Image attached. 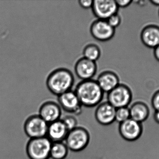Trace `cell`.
I'll return each mask as SVG.
<instances>
[{
    "label": "cell",
    "instance_id": "6da1fadb",
    "mask_svg": "<svg viewBox=\"0 0 159 159\" xmlns=\"http://www.w3.org/2000/svg\"><path fill=\"white\" fill-rule=\"evenodd\" d=\"M74 82V76L70 70L67 68H59L48 75L46 84L48 91L58 97L71 90Z\"/></svg>",
    "mask_w": 159,
    "mask_h": 159
},
{
    "label": "cell",
    "instance_id": "7a4b0ae2",
    "mask_svg": "<svg viewBox=\"0 0 159 159\" xmlns=\"http://www.w3.org/2000/svg\"><path fill=\"white\" fill-rule=\"evenodd\" d=\"M74 91L82 106L85 107H95L101 103L103 98V91L93 79L81 81Z\"/></svg>",
    "mask_w": 159,
    "mask_h": 159
},
{
    "label": "cell",
    "instance_id": "3957f363",
    "mask_svg": "<svg viewBox=\"0 0 159 159\" xmlns=\"http://www.w3.org/2000/svg\"><path fill=\"white\" fill-rule=\"evenodd\" d=\"M52 143L47 137L30 139L26 152L30 159H49Z\"/></svg>",
    "mask_w": 159,
    "mask_h": 159
},
{
    "label": "cell",
    "instance_id": "277c9868",
    "mask_svg": "<svg viewBox=\"0 0 159 159\" xmlns=\"http://www.w3.org/2000/svg\"><path fill=\"white\" fill-rule=\"evenodd\" d=\"M89 133L85 128L77 127L70 131L64 141L69 150L78 152L85 149L90 142Z\"/></svg>",
    "mask_w": 159,
    "mask_h": 159
},
{
    "label": "cell",
    "instance_id": "5b68a950",
    "mask_svg": "<svg viewBox=\"0 0 159 159\" xmlns=\"http://www.w3.org/2000/svg\"><path fill=\"white\" fill-rule=\"evenodd\" d=\"M107 94V101L116 109L128 107L132 100L131 90L124 84H120Z\"/></svg>",
    "mask_w": 159,
    "mask_h": 159
},
{
    "label": "cell",
    "instance_id": "8992f818",
    "mask_svg": "<svg viewBox=\"0 0 159 159\" xmlns=\"http://www.w3.org/2000/svg\"><path fill=\"white\" fill-rule=\"evenodd\" d=\"M48 124L38 115H32L26 119L24 131L30 139L47 137Z\"/></svg>",
    "mask_w": 159,
    "mask_h": 159
},
{
    "label": "cell",
    "instance_id": "52a82bcc",
    "mask_svg": "<svg viewBox=\"0 0 159 159\" xmlns=\"http://www.w3.org/2000/svg\"><path fill=\"white\" fill-rule=\"evenodd\" d=\"M116 29L112 28L107 20L96 19L91 24L90 32L95 40L100 42H107L113 38Z\"/></svg>",
    "mask_w": 159,
    "mask_h": 159
},
{
    "label": "cell",
    "instance_id": "ba28073f",
    "mask_svg": "<svg viewBox=\"0 0 159 159\" xmlns=\"http://www.w3.org/2000/svg\"><path fill=\"white\" fill-rule=\"evenodd\" d=\"M91 8L97 19L107 20L117 13L119 7L114 0H95Z\"/></svg>",
    "mask_w": 159,
    "mask_h": 159
},
{
    "label": "cell",
    "instance_id": "9c48e42d",
    "mask_svg": "<svg viewBox=\"0 0 159 159\" xmlns=\"http://www.w3.org/2000/svg\"><path fill=\"white\" fill-rule=\"evenodd\" d=\"M119 132L124 140L128 142H134L142 136L143 132L142 123L129 119L120 124Z\"/></svg>",
    "mask_w": 159,
    "mask_h": 159
},
{
    "label": "cell",
    "instance_id": "30bf717a",
    "mask_svg": "<svg viewBox=\"0 0 159 159\" xmlns=\"http://www.w3.org/2000/svg\"><path fill=\"white\" fill-rule=\"evenodd\" d=\"M58 104L65 112L73 115H80L82 105L74 91L70 90L58 96Z\"/></svg>",
    "mask_w": 159,
    "mask_h": 159
},
{
    "label": "cell",
    "instance_id": "8fae6325",
    "mask_svg": "<svg viewBox=\"0 0 159 159\" xmlns=\"http://www.w3.org/2000/svg\"><path fill=\"white\" fill-rule=\"evenodd\" d=\"M97 70L96 62L83 57L78 60L75 66V74L82 81L92 79L96 74Z\"/></svg>",
    "mask_w": 159,
    "mask_h": 159
},
{
    "label": "cell",
    "instance_id": "7c38bea8",
    "mask_svg": "<svg viewBox=\"0 0 159 159\" xmlns=\"http://www.w3.org/2000/svg\"><path fill=\"white\" fill-rule=\"evenodd\" d=\"M38 115L49 124L61 119V109L58 104L48 101L41 105Z\"/></svg>",
    "mask_w": 159,
    "mask_h": 159
},
{
    "label": "cell",
    "instance_id": "4fadbf2b",
    "mask_svg": "<svg viewBox=\"0 0 159 159\" xmlns=\"http://www.w3.org/2000/svg\"><path fill=\"white\" fill-rule=\"evenodd\" d=\"M116 109L108 102L100 103L95 111V118L103 126L111 125L115 121Z\"/></svg>",
    "mask_w": 159,
    "mask_h": 159
},
{
    "label": "cell",
    "instance_id": "5bb4252c",
    "mask_svg": "<svg viewBox=\"0 0 159 159\" xmlns=\"http://www.w3.org/2000/svg\"><path fill=\"white\" fill-rule=\"evenodd\" d=\"M69 131L61 119L48 124L47 137L53 143L65 141Z\"/></svg>",
    "mask_w": 159,
    "mask_h": 159
},
{
    "label": "cell",
    "instance_id": "9a60e30c",
    "mask_svg": "<svg viewBox=\"0 0 159 159\" xmlns=\"http://www.w3.org/2000/svg\"><path fill=\"white\" fill-rule=\"evenodd\" d=\"M96 81L104 93H108L120 84L117 75L111 71L102 72Z\"/></svg>",
    "mask_w": 159,
    "mask_h": 159
},
{
    "label": "cell",
    "instance_id": "2e32d148",
    "mask_svg": "<svg viewBox=\"0 0 159 159\" xmlns=\"http://www.w3.org/2000/svg\"><path fill=\"white\" fill-rule=\"evenodd\" d=\"M141 39L144 45L155 49L159 45V27L149 25L145 27L141 33Z\"/></svg>",
    "mask_w": 159,
    "mask_h": 159
},
{
    "label": "cell",
    "instance_id": "e0dca14e",
    "mask_svg": "<svg viewBox=\"0 0 159 159\" xmlns=\"http://www.w3.org/2000/svg\"><path fill=\"white\" fill-rule=\"evenodd\" d=\"M129 109L130 118L139 123L144 122L149 117V108L147 105L143 102L134 103Z\"/></svg>",
    "mask_w": 159,
    "mask_h": 159
},
{
    "label": "cell",
    "instance_id": "ac0fdd59",
    "mask_svg": "<svg viewBox=\"0 0 159 159\" xmlns=\"http://www.w3.org/2000/svg\"><path fill=\"white\" fill-rule=\"evenodd\" d=\"M69 149L64 142L53 143L50 152V158L65 159L68 157Z\"/></svg>",
    "mask_w": 159,
    "mask_h": 159
},
{
    "label": "cell",
    "instance_id": "d6986e66",
    "mask_svg": "<svg viewBox=\"0 0 159 159\" xmlns=\"http://www.w3.org/2000/svg\"><path fill=\"white\" fill-rule=\"evenodd\" d=\"M101 55L100 48L94 44H87L83 50V58L95 62L100 58Z\"/></svg>",
    "mask_w": 159,
    "mask_h": 159
},
{
    "label": "cell",
    "instance_id": "ffe728a7",
    "mask_svg": "<svg viewBox=\"0 0 159 159\" xmlns=\"http://www.w3.org/2000/svg\"><path fill=\"white\" fill-rule=\"evenodd\" d=\"M130 118V115L129 107H121L116 109L115 121L120 124Z\"/></svg>",
    "mask_w": 159,
    "mask_h": 159
},
{
    "label": "cell",
    "instance_id": "44dd1931",
    "mask_svg": "<svg viewBox=\"0 0 159 159\" xmlns=\"http://www.w3.org/2000/svg\"><path fill=\"white\" fill-rule=\"evenodd\" d=\"M69 131L78 127V121L75 116L72 115L65 116L61 119Z\"/></svg>",
    "mask_w": 159,
    "mask_h": 159
},
{
    "label": "cell",
    "instance_id": "7402d4cb",
    "mask_svg": "<svg viewBox=\"0 0 159 159\" xmlns=\"http://www.w3.org/2000/svg\"><path fill=\"white\" fill-rule=\"evenodd\" d=\"M107 21L112 28L116 29V28L119 27L121 23V17L118 13H116L107 19Z\"/></svg>",
    "mask_w": 159,
    "mask_h": 159
},
{
    "label": "cell",
    "instance_id": "603a6c76",
    "mask_svg": "<svg viewBox=\"0 0 159 159\" xmlns=\"http://www.w3.org/2000/svg\"><path fill=\"white\" fill-rule=\"evenodd\" d=\"M151 104L155 111H159V90L153 95L151 100Z\"/></svg>",
    "mask_w": 159,
    "mask_h": 159
},
{
    "label": "cell",
    "instance_id": "cb8c5ba5",
    "mask_svg": "<svg viewBox=\"0 0 159 159\" xmlns=\"http://www.w3.org/2000/svg\"><path fill=\"white\" fill-rule=\"evenodd\" d=\"M79 5L84 9H88L92 7L93 1L92 0H80L78 1Z\"/></svg>",
    "mask_w": 159,
    "mask_h": 159
},
{
    "label": "cell",
    "instance_id": "d4e9b609",
    "mask_svg": "<svg viewBox=\"0 0 159 159\" xmlns=\"http://www.w3.org/2000/svg\"><path fill=\"white\" fill-rule=\"evenodd\" d=\"M116 2L118 7L125 8L129 7L133 1L130 0H116Z\"/></svg>",
    "mask_w": 159,
    "mask_h": 159
},
{
    "label": "cell",
    "instance_id": "484cf974",
    "mask_svg": "<svg viewBox=\"0 0 159 159\" xmlns=\"http://www.w3.org/2000/svg\"><path fill=\"white\" fill-rule=\"evenodd\" d=\"M154 49V57L159 62V45Z\"/></svg>",
    "mask_w": 159,
    "mask_h": 159
},
{
    "label": "cell",
    "instance_id": "4316f807",
    "mask_svg": "<svg viewBox=\"0 0 159 159\" xmlns=\"http://www.w3.org/2000/svg\"><path fill=\"white\" fill-rule=\"evenodd\" d=\"M154 119L157 124H159V111H155L154 115Z\"/></svg>",
    "mask_w": 159,
    "mask_h": 159
},
{
    "label": "cell",
    "instance_id": "83f0119b",
    "mask_svg": "<svg viewBox=\"0 0 159 159\" xmlns=\"http://www.w3.org/2000/svg\"><path fill=\"white\" fill-rule=\"evenodd\" d=\"M150 2L152 4L159 6V0H151Z\"/></svg>",
    "mask_w": 159,
    "mask_h": 159
},
{
    "label": "cell",
    "instance_id": "f1b7e54d",
    "mask_svg": "<svg viewBox=\"0 0 159 159\" xmlns=\"http://www.w3.org/2000/svg\"></svg>",
    "mask_w": 159,
    "mask_h": 159
}]
</instances>
